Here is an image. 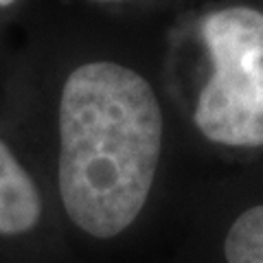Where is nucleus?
Segmentation results:
<instances>
[{
    "instance_id": "f257e3e1",
    "label": "nucleus",
    "mask_w": 263,
    "mask_h": 263,
    "mask_svg": "<svg viewBox=\"0 0 263 263\" xmlns=\"http://www.w3.org/2000/svg\"><path fill=\"white\" fill-rule=\"evenodd\" d=\"M51 202L70 263H145L184 195V132L160 81L114 33L33 53L0 119Z\"/></svg>"
},
{
    "instance_id": "20e7f679",
    "label": "nucleus",
    "mask_w": 263,
    "mask_h": 263,
    "mask_svg": "<svg viewBox=\"0 0 263 263\" xmlns=\"http://www.w3.org/2000/svg\"><path fill=\"white\" fill-rule=\"evenodd\" d=\"M0 263H70L37 176L0 125Z\"/></svg>"
},
{
    "instance_id": "7ed1b4c3",
    "label": "nucleus",
    "mask_w": 263,
    "mask_h": 263,
    "mask_svg": "<svg viewBox=\"0 0 263 263\" xmlns=\"http://www.w3.org/2000/svg\"><path fill=\"white\" fill-rule=\"evenodd\" d=\"M145 263H263V171L186 186Z\"/></svg>"
},
{
    "instance_id": "f03ea898",
    "label": "nucleus",
    "mask_w": 263,
    "mask_h": 263,
    "mask_svg": "<svg viewBox=\"0 0 263 263\" xmlns=\"http://www.w3.org/2000/svg\"><path fill=\"white\" fill-rule=\"evenodd\" d=\"M209 77L189 110V132L230 158L263 156V11L226 5L200 22Z\"/></svg>"
},
{
    "instance_id": "39448f33",
    "label": "nucleus",
    "mask_w": 263,
    "mask_h": 263,
    "mask_svg": "<svg viewBox=\"0 0 263 263\" xmlns=\"http://www.w3.org/2000/svg\"><path fill=\"white\" fill-rule=\"evenodd\" d=\"M88 7L105 13H123L132 9H141L145 0H84Z\"/></svg>"
},
{
    "instance_id": "423d86ee",
    "label": "nucleus",
    "mask_w": 263,
    "mask_h": 263,
    "mask_svg": "<svg viewBox=\"0 0 263 263\" xmlns=\"http://www.w3.org/2000/svg\"><path fill=\"white\" fill-rule=\"evenodd\" d=\"M18 3H20V0H0V11H9Z\"/></svg>"
}]
</instances>
